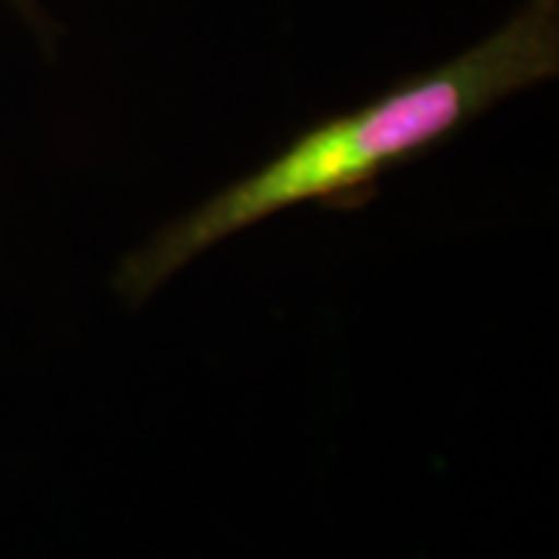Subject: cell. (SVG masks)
<instances>
[{
    "label": "cell",
    "mask_w": 559,
    "mask_h": 559,
    "mask_svg": "<svg viewBox=\"0 0 559 559\" xmlns=\"http://www.w3.org/2000/svg\"><path fill=\"white\" fill-rule=\"evenodd\" d=\"M7 7H13L16 13H20L22 20L28 22L38 35H47V16L40 13L38 0H3Z\"/></svg>",
    "instance_id": "cell-2"
},
{
    "label": "cell",
    "mask_w": 559,
    "mask_h": 559,
    "mask_svg": "<svg viewBox=\"0 0 559 559\" xmlns=\"http://www.w3.org/2000/svg\"><path fill=\"white\" fill-rule=\"evenodd\" d=\"M559 0L520 10L454 60L389 87L377 100L301 131L255 171L165 224L116 271L128 305H143L190 261L299 205H355L382 175L460 134L507 97L557 79Z\"/></svg>",
    "instance_id": "cell-1"
}]
</instances>
